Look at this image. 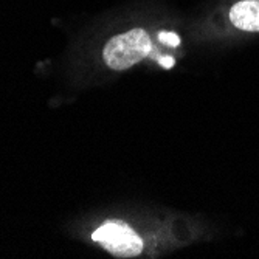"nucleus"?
I'll use <instances>...</instances> for the list:
<instances>
[{
    "mask_svg": "<svg viewBox=\"0 0 259 259\" xmlns=\"http://www.w3.org/2000/svg\"><path fill=\"white\" fill-rule=\"evenodd\" d=\"M158 62H160V65L161 67H164V68H172L174 67V64H176V59L172 58V56H161L160 59H158Z\"/></svg>",
    "mask_w": 259,
    "mask_h": 259,
    "instance_id": "39448f33",
    "label": "nucleus"
},
{
    "mask_svg": "<svg viewBox=\"0 0 259 259\" xmlns=\"http://www.w3.org/2000/svg\"><path fill=\"white\" fill-rule=\"evenodd\" d=\"M231 25L245 33H259V0H238L228 10Z\"/></svg>",
    "mask_w": 259,
    "mask_h": 259,
    "instance_id": "7ed1b4c3",
    "label": "nucleus"
},
{
    "mask_svg": "<svg viewBox=\"0 0 259 259\" xmlns=\"http://www.w3.org/2000/svg\"><path fill=\"white\" fill-rule=\"evenodd\" d=\"M92 239L116 257L138 256L143 250V241L138 234L121 222H106L97 231H93Z\"/></svg>",
    "mask_w": 259,
    "mask_h": 259,
    "instance_id": "f03ea898",
    "label": "nucleus"
},
{
    "mask_svg": "<svg viewBox=\"0 0 259 259\" xmlns=\"http://www.w3.org/2000/svg\"><path fill=\"white\" fill-rule=\"evenodd\" d=\"M158 40H160L163 45L174 47V49L182 44L180 36H179L176 31H169V30H160V33H158Z\"/></svg>",
    "mask_w": 259,
    "mask_h": 259,
    "instance_id": "20e7f679",
    "label": "nucleus"
},
{
    "mask_svg": "<svg viewBox=\"0 0 259 259\" xmlns=\"http://www.w3.org/2000/svg\"><path fill=\"white\" fill-rule=\"evenodd\" d=\"M151 55H154L152 39L149 33L141 27L112 36L103 49L104 62L116 72L127 70Z\"/></svg>",
    "mask_w": 259,
    "mask_h": 259,
    "instance_id": "f257e3e1",
    "label": "nucleus"
}]
</instances>
